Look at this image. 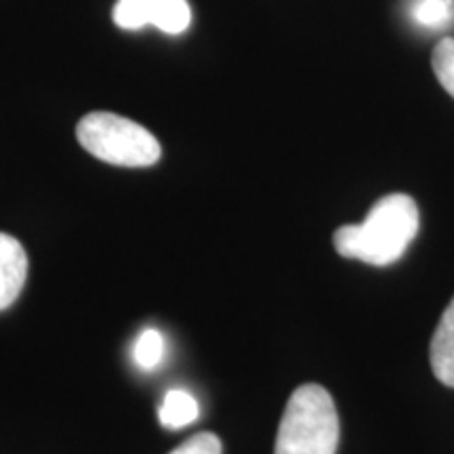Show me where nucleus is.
Listing matches in <instances>:
<instances>
[{"label": "nucleus", "instance_id": "nucleus-1", "mask_svg": "<svg viewBox=\"0 0 454 454\" xmlns=\"http://www.w3.org/2000/svg\"><path fill=\"white\" fill-rule=\"evenodd\" d=\"M417 234V202L406 194H389L372 204L362 223L339 227L334 231V248L345 259L385 268L402 259Z\"/></svg>", "mask_w": 454, "mask_h": 454}, {"label": "nucleus", "instance_id": "nucleus-2", "mask_svg": "<svg viewBox=\"0 0 454 454\" xmlns=\"http://www.w3.org/2000/svg\"><path fill=\"white\" fill-rule=\"evenodd\" d=\"M339 446V414L322 385L293 391L278 427L274 454H334Z\"/></svg>", "mask_w": 454, "mask_h": 454}, {"label": "nucleus", "instance_id": "nucleus-3", "mask_svg": "<svg viewBox=\"0 0 454 454\" xmlns=\"http://www.w3.org/2000/svg\"><path fill=\"white\" fill-rule=\"evenodd\" d=\"M76 137L90 156L114 167L144 168L160 160L162 147L145 127L110 112L87 114Z\"/></svg>", "mask_w": 454, "mask_h": 454}, {"label": "nucleus", "instance_id": "nucleus-4", "mask_svg": "<svg viewBox=\"0 0 454 454\" xmlns=\"http://www.w3.org/2000/svg\"><path fill=\"white\" fill-rule=\"evenodd\" d=\"M112 17L122 30L156 26L175 36L190 27L192 9L187 0H118Z\"/></svg>", "mask_w": 454, "mask_h": 454}, {"label": "nucleus", "instance_id": "nucleus-5", "mask_svg": "<svg viewBox=\"0 0 454 454\" xmlns=\"http://www.w3.org/2000/svg\"><path fill=\"white\" fill-rule=\"evenodd\" d=\"M27 254L20 240L0 234V311L11 308L27 280Z\"/></svg>", "mask_w": 454, "mask_h": 454}, {"label": "nucleus", "instance_id": "nucleus-6", "mask_svg": "<svg viewBox=\"0 0 454 454\" xmlns=\"http://www.w3.org/2000/svg\"><path fill=\"white\" fill-rule=\"evenodd\" d=\"M429 362L438 381L446 387H454V297L442 314L440 325L431 339Z\"/></svg>", "mask_w": 454, "mask_h": 454}, {"label": "nucleus", "instance_id": "nucleus-7", "mask_svg": "<svg viewBox=\"0 0 454 454\" xmlns=\"http://www.w3.org/2000/svg\"><path fill=\"white\" fill-rule=\"evenodd\" d=\"M198 417H200V404L185 389L167 391L160 408H158V421L167 429H184L198 421Z\"/></svg>", "mask_w": 454, "mask_h": 454}, {"label": "nucleus", "instance_id": "nucleus-8", "mask_svg": "<svg viewBox=\"0 0 454 454\" xmlns=\"http://www.w3.org/2000/svg\"><path fill=\"white\" fill-rule=\"evenodd\" d=\"M411 17L427 30H442L454 21V0H414Z\"/></svg>", "mask_w": 454, "mask_h": 454}, {"label": "nucleus", "instance_id": "nucleus-9", "mask_svg": "<svg viewBox=\"0 0 454 454\" xmlns=\"http://www.w3.org/2000/svg\"><path fill=\"white\" fill-rule=\"evenodd\" d=\"M164 351H167V340L162 333L156 328H147L137 337L133 345V362L141 371L152 372L162 364Z\"/></svg>", "mask_w": 454, "mask_h": 454}, {"label": "nucleus", "instance_id": "nucleus-10", "mask_svg": "<svg viewBox=\"0 0 454 454\" xmlns=\"http://www.w3.org/2000/svg\"><path fill=\"white\" fill-rule=\"evenodd\" d=\"M431 66H434V74L442 87L454 98V38H442L435 44Z\"/></svg>", "mask_w": 454, "mask_h": 454}, {"label": "nucleus", "instance_id": "nucleus-11", "mask_svg": "<svg viewBox=\"0 0 454 454\" xmlns=\"http://www.w3.org/2000/svg\"><path fill=\"white\" fill-rule=\"evenodd\" d=\"M170 454H223V446L211 431H202V434H196L190 440H185Z\"/></svg>", "mask_w": 454, "mask_h": 454}]
</instances>
